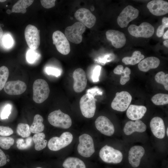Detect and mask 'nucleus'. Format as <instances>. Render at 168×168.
<instances>
[{
  "label": "nucleus",
  "instance_id": "nucleus-1",
  "mask_svg": "<svg viewBox=\"0 0 168 168\" xmlns=\"http://www.w3.org/2000/svg\"><path fill=\"white\" fill-rule=\"evenodd\" d=\"M33 100L40 104L46 100L49 97L50 89L48 83L42 79L35 80L33 86Z\"/></svg>",
  "mask_w": 168,
  "mask_h": 168
},
{
  "label": "nucleus",
  "instance_id": "nucleus-2",
  "mask_svg": "<svg viewBox=\"0 0 168 168\" xmlns=\"http://www.w3.org/2000/svg\"><path fill=\"white\" fill-rule=\"evenodd\" d=\"M48 119L51 125L62 128H68L72 124L70 116L60 109L51 112L48 115Z\"/></svg>",
  "mask_w": 168,
  "mask_h": 168
},
{
  "label": "nucleus",
  "instance_id": "nucleus-3",
  "mask_svg": "<svg viewBox=\"0 0 168 168\" xmlns=\"http://www.w3.org/2000/svg\"><path fill=\"white\" fill-rule=\"evenodd\" d=\"M80 110L85 117L90 118L94 115L96 109V100L91 94L86 93L81 98L79 102Z\"/></svg>",
  "mask_w": 168,
  "mask_h": 168
},
{
  "label": "nucleus",
  "instance_id": "nucleus-4",
  "mask_svg": "<svg viewBox=\"0 0 168 168\" xmlns=\"http://www.w3.org/2000/svg\"><path fill=\"white\" fill-rule=\"evenodd\" d=\"M77 147L78 153L85 157H90L95 152L93 140L89 135L84 133L79 136Z\"/></svg>",
  "mask_w": 168,
  "mask_h": 168
},
{
  "label": "nucleus",
  "instance_id": "nucleus-5",
  "mask_svg": "<svg viewBox=\"0 0 168 168\" xmlns=\"http://www.w3.org/2000/svg\"><path fill=\"white\" fill-rule=\"evenodd\" d=\"M86 26L79 22L66 28L64 35L68 40L75 44H79L82 41V35L86 30Z\"/></svg>",
  "mask_w": 168,
  "mask_h": 168
},
{
  "label": "nucleus",
  "instance_id": "nucleus-6",
  "mask_svg": "<svg viewBox=\"0 0 168 168\" xmlns=\"http://www.w3.org/2000/svg\"><path fill=\"white\" fill-rule=\"evenodd\" d=\"M99 154L101 160L107 163H119L123 158V154L120 151L107 145L101 148Z\"/></svg>",
  "mask_w": 168,
  "mask_h": 168
},
{
  "label": "nucleus",
  "instance_id": "nucleus-7",
  "mask_svg": "<svg viewBox=\"0 0 168 168\" xmlns=\"http://www.w3.org/2000/svg\"><path fill=\"white\" fill-rule=\"evenodd\" d=\"M73 138L71 133L68 132H63L59 137H54L50 138L48 142V147L53 151H58L70 144Z\"/></svg>",
  "mask_w": 168,
  "mask_h": 168
},
{
  "label": "nucleus",
  "instance_id": "nucleus-8",
  "mask_svg": "<svg viewBox=\"0 0 168 168\" xmlns=\"http://www.w3.org/2000/svg\"><path fill=\"white\" fill-rule=\"evenodd\" d=\"M129 33L136 37L148 38L154 33V28L150 24L143 22L139 26L134 24L130 25L128 28Z\"/></svg>",
  "mask_w": 168,
  "mask_h": 168
},
{
  "label": "nucleus",
  "instance_id": "nucleus-9",
  "mask_svg": "<svg viewBox=\"0 0 168 168\" xmlns=\"http://www.w3.org/2000/svg\"><path fill=\"white\" fill-rule=\"evenodd\" d=\"M132 100L130 94L127 91L117 92L112 102L111 108L114 110L123 112L128 108Z\"/></svg>",
  "mask_w": 168,
  "mask_h": 168
},
{
  "label": "nucleus",
  "instance_id": "nucleus-10",
  "mask_svg": "<svg viewBox=\"0 0 168 168\" xmlns=\"http://www.w3.org/2000/svg\"><path fill=\"white\" fill-rule=\"evenodd\" d=\"M24 35L27 44L30 48L33 50L37 49L40 44V30L31 24L26 27Z\"/></svg>",
  "mask_w": 168,
  "mask_h": 168
},
{
  "label": "nucleus",
  "instance_id": "nucleus-11",
  "mask_svg": "<svg viewBox=\"0 0 168 168\" xmlns=\"http://www.w3.org/2000/svg\"><path fill=\"white\" fill-rule=\"evenodd\" d=\"M139 14V11L137 9L128 5L119 14L117 19V23L120 27H126L129 22L138 17Z\"/></svg>",
  "mask_w": 168,
  "mask_h": 168
},
{
  "label": "nucleus",
  "instance_id": "nucleus-12",
  "mask_svg": "<svg viewBox=\"0 0 168 168\" xmlns=\"http://www.w3.org/2000/svg\"><path fill=\"white\" fill-rule=\"evenodd\" d=\"M53 43L57 50L61 54L66 55L70 53V47L69 42L64 34L59 30H56L52 35Z\"/></svg>",
  "mask_w": 168,
  "mask_h": 168
},
{
  "label": "nucleus",
  "instance_id": "nucleus-13",
  "mask_svg": "<svg viewBox=\"0 0 168 168\" xmlns=\"http://www.w3.org/2000/svg\"><path fill=\"white\" fill-rule=\"evenodd\" d=\"M74 16L79 22L89 28L95 25L96 18L87 9L82 8L78 9L74 14Z\"/></svg>",
  "mask_w": 168,
  "mask_h": 168
},
{
  "label": "nucleus",
  "instance_id": "nucleus-14",
  "mask_svg": "<svg viewBox=\"0 0 168 168\" xmlns=\"http://www.w3.org/2000/svg\"><path fill=\"white\" fill-rule=\"evenodd\" d=\"M97 129L102 134L111 136L114 132V128L113 123L107 117L104 116L98 117L95 121Z\"/></svg>",
  "mask_w": 168,
  "mask_h": 168
},
{
  "label": "nucleus",
  "instance_id": "nucleus-15",
  "mask_svg": "<svg viewBox=\"0 0 168 168\" xmlns=\"http://www.w3.org/2000/svg\"><path fill=\"white\" fill-rule=\"evenodd\" d=\"M73 78L74 80L73 88L77 93L82 91L86 88L87 79L86 73L81 68L76 69L73 72Z\"/></svg>",
  "mask_w": 168,
  "mask_h": 168
},
{
  "label": "nucleus",
  "instance_id": "nucleus-16",
  "mask_svg": "<svg viewBox=\"0 0 168 168\" xmlns=\"http://www.w3.org/2000/svg\"><path fill=\"white\" fill-rule=\"evenodd\" d=\"M147 7L150 12L156 16H161L168 13V2L162 0H153L149 2Z\"/></svg>",
  "mask_w": 168,
  "mask_h": 168
},
{
  "label": "nucleus",
  "instance_id": "nucleus-17",
  "mask_svg": "<svg viewBox=\"0 0 168 168\" xmlns=\"http://www.w3.org/2000/svg\"><path fill=\"white\" fill-rule=\"evenodd\" d=\"M5 92L11 95H19L23 93L26 89V85L19 80L6 82L4 87Z\"/></svg>",
  "mask_w": 168,
  "mask_h": 168
},
{
  "label": "nucleus",
  "instance_id": "nucleus-18",
  "mask_svg": "<svg viewBox=\"0 0 168 168\" xmlns=\"http://www.w3.org/2000/svg\"><path fill=\"white\" fill-rule=\"evenodd\" d=\"M105 34L107 39L116 48H122L126 43V40L124 34L119 31L110 30L106 31Z\"/></svg>",
  "mask_w": 168,
  "mask_h": 168
},
{
  "label": "nucleus",
  "instance_id": "nucleus-19",
  "mask_svg": "<svg viewBox=\"0 0 168 168\" xmlns=\"http://www.w3.org/2000/svg\"><path fill=\"white\" fill-rule=\"evenodd\" d=\"M145 153L144 149L140 146H134L130 148L128 152V160L132 167L136 168L139 165Z\"/></svg>",
  "mask_w": 168,
  "mask_h": 168
},
{
  "label": "nucleus",
  "instance_id": "nucleus-20",
  "mask_svg": "<svg viewBox=\"0 0 168 168\" xmlns=\"http://www.w3.org/2000/svg\"><path fill=\"white\" fill-rule=\"evenodd\" d=\"M150 127L154 135L159 139H162L165 135V127L163 119L159 117L153 118L151 120Z\"/></svg>",
  "mask_w": 168,
  "mask_h": 168
},
{
  "label": "nucleus",
  "instance_id": "nucleus-21",
  "mask_svg": "<svg viewBox=\"0 0 168 168\" xmlns=\"http://www.w3.org/2000/svg\"><path fill=\"white\" fill-rule=\"evenodd\" d=\"M147 129L146 125L140 120L135 121H129L127 122L124 127V132L125 134L130 135L134 132L142 133Z\"/></svg>",
  "mask_w": 168,
  "mask_h": 168
},
{
  "label": "nucleus",
  "instance_id": "nucleus-22",
  "mask_svg": "<svg viewBox=\"0 0 168 168\" xmlns=\"http://www.w3.org/2000/svg\"><path fill=\"white\" fill-rule=\"evenodd\" d=\"M147 108L143 105H130L127 109L126 115L132 120H140L144 115Z\"/></svg>",
  "mask_w": 168,
  "mask_h": 168
},
{
  "label": "nucleus",
  "instance_id": "nucleus-23",
  "mask_svg": "<svg viewBox=\"0 0 168 168\" xmlns=\"http://www.w3.org/2000/svg\"><path fill=\"white\" fill-rule=\"evenodd\" d=\"M160 63L159 59L155 57H149L141 60L138 64L139 69L142 72H147L152 69L157 68Z\"/></svg>",
  "mask_w": 168,
  "mask_h": 168
},
{
  "label": "nucleus",
  "instance_id": "nucleus-24",
  "mask_svg": "<svg viewBox=\"0 0 168 168\" xmlns=\"http://www.w3.org/2000/svg\"><path fill=\"white\" fill-rule=\"evenodd\" d=\"M113 72L115 74L121 75L120 82L122 85L125 84L130 80L131 70L128 67H126L124 69L123 65H119L114 68Z\"/></svg>",
  "mask_w": 168,
  "mask_h": 168
},
{
  "label": "nucleus",
  "instance_id": "nucleus-25",
  "mask_svg": "<svg viewBox=\"0 0 168 168\" xmlns=\"http://www.w3.org/2000/svg\"><path fill=\"white\" fill-rule=\"evenodd\" d=\"M63 166L64 168H86L83 161L78 158L72 157L66 159L63 163Z\"/></svg>",
  "mask_w": 168,
  "mask_h": 168
},
{
  "label": "nucleus",
  "instance_id": "nucleus-26",
  "mask_svg": "<svg viewBox=\"0 0 168 168\" xmlns=\"http://www.w3.org/2000/svg\"><path fill=\"white\" fill-rule=\"evenodd\" d=\"M43 119L39 114H36L34 117L32 124L30 127L31 132L38 133L42 132L44 129V125L43 123Z\"/></svg>",
  "mask_w": 168,
  "mask_h": 168
},
{
  "label": "nucleus",
  "instance_id": "nucleus-27",
  "mask_svg": "<svg viewBox=\"0 0 168 168\" xmlns=\"http://www.w3.org/2000/svg\"><path fill=\"white\" fill-rule=\"evenodd\" d=\"M45 138V134L43 133H36L33 136L32 139L35 144V150L40 151L46 147L47 141L44 139Z\"/></svg>",
  "mask_w": 168,
  "mask_h": 168
},
{
  "label": "nucleus",
  "instance_id": "nucleus-28",
  "mask_svg": "<svg viewBox=\"0 0 168 168\" xmlns=\"http://www.w3.org/2000/svg\"><path fill=\"white\" fill-rule=\"evenodd\" d=\"M34 2L32 0H20L18 1L13 6L12 12L21 13L24 14L26 12V8Z\"/></svg>",
  "mask_w": 168,
  "mask_h": 168
},
{
  "label": "nucleus",
  "instance_id": "nucleus-29",
  "mask_svg": "<svg viewBox=\"0 0 168 168\" xmlns=\"http://www.w3.org/2000/svg\"><path fill=\"white\" fill-rule=\"evenodd\" d=\"M144 58V56L141 54L140 51H134L131 57H125L123 58L122 62L125 65H134L139 63Z\"/></svg>",
  "mask_w": 168,
  "mask_h": 168
},
{
  "label": "nucleus",
  "instance_id": "nucleus-30",
  "mask_svg": "<svg viewBox=\"0 0 168 168\" xmlns=\"http://www.w3.org/2000/svg\"><path fill=\"white\" fill-rule=\"evenodd\" d=\"M151 100L156 105H164L168 103V95L164 93H158L154 95Z\"/></svg>",
  "mask_w": 168,
  "mask_h": 168
},
{
  "label": "nucleus",
  "instance_id": "nucleus-31",
  "mask_svg": "<svg viewBox=\"0 0 168 168\" xmlns=\"http://www.w3.org/2000/svg\"><path fill=\"white\" fill-rule=\"evenodd\" d=\"M16 131L18 135L23 138L29 137L31 134L29 126L26 124L19 123L17 125Z\"/></svg>",
  "mask_w": 168,
  "mask_h": 168
},
{
  "label": "nucleus",
  "instance_id": "nucleus-32",
  "mask_svg": "<svg viewBox=\"0 0 168 168\" xmlns=\"http://www.w3.org/2000/svg\"><path fill=\"white\" fill-rule=\"evenodd\" d=\"M32 141V138L31 137H28L25 139L21 138H18L16 142L17 147L20 150L28 149L31 146Z\"/></svg>",
  "mask_w": 168,
  "mask_h": 168
},
{
  "label": "nucleus",
  "instance_id": "nucleus-33",
  "mask_svg": "<svg viewBox=\"0 0 168 168\" xmlns=\"http://www.w3.org/2000/svg\"><path fill=\"white\" fill-rule=\"evenodd\" d=\"M155 79L156 82L162 84L165 89L168 90V74H165L163 71L158 72L155 76Z\"/></svg>",
  "mask_w": 168,
  "mask_h": 168
},
{
  "label": "nucleus",
  "instance_id": "nucleus-34",
  "mask_svg": "<svg viewBox=\"0 0 168 168\" xmlns=\"http://www.w3.org/2000/svg\"><path fill=\"white\" fill-rule=\"evenodd\" d=\"M9 75L8 68L3 66L0 67V91L4 87Z\"/></svg>",
  "mask_w": 168,
  "mask_h": 168
},
{
  "label": "nucleus",
  "instance_id": "nucleus-35",
  "mask_svg": "<svg viewBox=\"0 0 168 168\" xmlns=\"http://www.w3.org/2000/svg\"><path fill=\"white\" fill-rule=\"evenodd\" d=\"M14 143V140L12 138L0 136V147L4 149H9Z\"/></svg>",
  "mask_w": 168,
  "mask_h": 168
},
{
  "label": "nucleus",
  "instance_id": "nucleus-36",
  "mask_svg": "<svg viewBox=\"0 0 168 168\" xmlns=\"http://www.w3.org/2000/svg\"><path fill=\"white\" fill-rule=\"evenodd\" d=\"M35 50L30 49L26 54V59L27 62L30 63H33L36 60L38 57V54Z\"/></svg>",
  "mask_w": 168,
  "mask_h": 168
},
{
  "label": "nucleus",
  "instance_id": "nucleus-37",
  "mask_svg": "<svg viewBox=\"0 0 168 168\" xmlns=\"http://www.w3.org/2000/svg\"><path fill=\"white\" fill-rule=\"evenodd\" d=\"M101 70V67L99 65L96 66L94 68L91 77L92 81L94 82H97L99 81Z\"/></svg>",
  "mask_w": 168,
  "mask_h": 168
},
{
  "label": "nucleus",
  "instance_id": "nucleus-38",
  "mask_svg": "<svg viewBox=\"0 0 168 168\" xmlns=\"http://www.w3.org/2000/svg\"><path fill=\"white\" fill-rule=\"evenodd\" d=\"M13 40L12 37L7 35L3 37L2 43L3 45L6 48H10L13 45Z\"/></svg>",
  "mask_w": 168,
  "mask_h": 168
},
{
  "label": "nucleus",
  "instance_id": "nucleus-39",
  "mask_svg": "<svg viewBox=\"0 0 168 168\" xmlns=\"http://www.w3.org/2000/svg\"><path fill=\"white\" fill-rule=\"evenodd\" d=\"M13 132L12 129L9 127L0 126V136H9L12 134Z\"/></svg>",
  "mask_w": 168,
  "mask_h": 168
},
{
  "label": "nucleus",
  "instance_id": "nucleus-40",
  "mask_svg": "<svg viewBox=\"0 0 168 168\" xmlns=\"http://www.w3.org/2000/svg\"><path fill=\"white\" fill-rule=\"evenodd\" d=\"M12 106L10 104L6 105L2 110L1 115V117L2 119H5L8 117L11 113Z\"/></svg>",
  "mask_w": 168,
  "mask_h": 168
},
{
  "label": "nucleus",
  "instance_id": "nucleus-41",
  "mask_svg": "<svg viewBox=\"0 0 168 168\" xmlns=\"http://www.w3.org/2000/svg\"><path fill=\"white\" fill-rule=\"evenodd\" d=\"M45 71L47 74L52 75L56 77H58L61 74V72L59 69L53 67H46Z\"/></svg>",
  "mask_w": 168,
  "mask_h": 168
},
{
  "label": "nucleus",
  "instance_id": "nucleus-42",
  "mask_svg": "<svg viewBox=\"0 0 168 168\" xmlns=\"http://www.w3.org/2000/svg\"><path fill=\"white\" fill-rule=\"evenodd\" d=\"M55 0H41L42 5L45 8L48 9L54 7L55 5Z\"/></svg>",
  "mask_w": 168,
  "mask_h": 168
},
{
  "label": "nucleus",
  "instance_id": "nucleus-43",
  "mask_svg": "<svg viewBox=\"0 0 168 168\" xmlns=\"http://www.w3.org/2000/svg\"><path fill=\"white\" fill-rule=\"evenodd\" d=\"M87 93H89L91 94L94 97L96 95H102V92L99 88L97 87H94L90 89H88L87 91Z\"/></svg>",
  "mask_w": 168,
  "mask_h": 168
},
{
  "label": "nucleus",
  "instance_id": "nucleus-44",
  "mask_svg": "<svg viewBox=\"0 0 168 168\" xmlns=\"http://www.w3.org/2000/svg\"><path fill=\"white\" fill-rule=\"evenodd\" d=\"M7 162L6 156L3 151L0 149V167L5 165Z\"/></svg>",
  "mask_w": 168,
  "mask_h": 168
},
{
  "label": "nucleus",
  "instance_id": "nucleus-45",
  "mask_svg": "<svg viewBox=\"0 0 168 168\" xmlns=\"http://www.w3.org/2000/svg\"><path fill=\"white\" fill-rule=\"evenodd\" d=\"M167 28L166 26L162 24L158 27L156 31V35L158 37L162 36L164 34V29Z\"/></svg>",
  "mask_w": 168,
  "mask_h": 168
},
{
  "label": "nucleus",
  "instance_id": "nucleus-46",
  "mask_svg": "<svg viewBox=\"0 0 168 168\" xmlns=\"http://www.w3.org/2000/svg\"><path fill=\"white\" fill-rule=\"evenodd\" d=\"M162 24L166 26L167 28L168 27V18L166 17H164L162 21Z\"/></svg>",
  "mask_w": 168,
  "mask_h": 168
},
{
  "label": "nucleus",
  "instance_id": "nucleus-47",
  "mask_svg": "<svg viewBox=\"0 0 168 168\" xmlns=\"http://www.w3.org/2000/svg\"><path fill=\"white\" fill-rule=\"evenodd\" d=\"M163 38L165 39H168V30H167L163 35Z\"/></svg>",
  "mask_w": 168,
  "mask_h": 168
},
{
  "label": "nucleus",
  "instance_id": "nucleus-48",
  "mask_svg": "<svg viewBox=\"0 0 168 168\" xmlns=\"http://www.w3.org/2000/svg\"><path fill=\"white\" fill-rule=\"evenodd\" d=\"M3 35V31L1 27V25L0 23V39H1L2 38Z\"/></svg>",
  "mask_w": 168,
  "mask_h": 168
},
{
  "label": "nucleus",
  "instance_id": "nucleus-49",
  "mask_svg": "<svg viewBox=\"0 0 168 168\" xmlns=\"http://www.w3.org/2000/svg\"><path fill=\"white\" fill-rule=\"evenodd\" d=\"M164 45L166 47H168V40H166L163 41V42Z\"/></svg>",
  "mask_w": 168,
  "mask_h": 168
},
{
  "label": "nucleus",
  "instance_id": "nucleus-50",
  "mask_svg": "<svg viewBox=\"0 0 168 168\" xmlns=\"http://www.w3.org/2000/svg\"><path fill=\"white\" fill-rule=\"evenodd\" d=\"M6 12L7 14H11L12 12V11H11V10H10V9H7V11H6Z\"/></svg>",
  "mask_w": 168,
  "mask_h": 168
},
{
  "label": "nucleus",
  "instance_id": "nucleus-51",
  "mask_svg": "<svg viewBox=\"0 0 168 168\" xmlns=\"http://www.w3.org/2000/svg\"><path fill=\"white\" fill-rule=\"evenodd\" d=\"M6 0H0V2H4L5 1H6Z\"/></svg>",
  "mask_w": 168,
  "mask_h": 168
},
{
  "label": "nucleus",
  "instance_id": "nucleus-52",
  "mask_svg": "<svg viewBox=\"0 0 168 168\" xmlns=\"http://www.w3.org/2000/svg\"><path fill=\"white\" fill-rule=\"evenodd\" d=\"M168 128H167V130H166V134H167V136H168Z\"/></svg>",
  "mask_w": 168,
  "mask_h": 168
},
{
  "label": "nucleus",
  "instance_id": "nucleus-53",
  "mask_svg": "<svg viewBox=\"0 0 168 168\" xmlns=\"http://www.w3.org/2000/svg\"><path fill=\"white\" fill-rule=\"evenodd\" d=\"M36 168H41V167H36Z\"/></svg>",
  "mask_w": 168,
  "mask_h": 168
}]
</instances>
